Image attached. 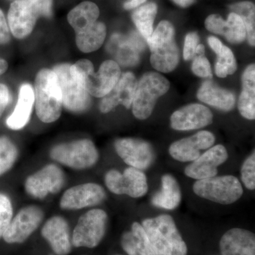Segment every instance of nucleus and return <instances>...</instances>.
<instances>
[{
    "mask_svg": "<svg viewBox=\"0 0 255 255\" xmlns=\"http://www.w3.org/2000/svg\"><path fill=\"white\" fill-rule=\"evenodd\" d=\"M147 42L151 52L150 63L155 70L167 73L177 68L179 51L172 23L168 21L159 22Z\"/></svg>",
    "mask_w": 255,
    "mask_h": 255,
    "instance_id": "3",
    "label": "nucleus"
},
{
    "mask_svg": "<svg viewBox=\"0 0 255 255\" xmlns=\"http://www.w3.org/2000/svg\"><path fill=\"white\" fill-rule=\"evenodd\" d=\"M17 147L6 137H0V176L14 166L18 158Z\"/></svg>",
    "mask_w": 255,
    "mask_h": 255,
    "instance_id": "32",
    "label": "nucleus"
},
{
    "mask_svg": "<svg viewBox=\"0 0 255 255\" xmlns=\"http://www.w3.org/2000/svg\"><path fill=\"white\" fill-rule=\"evenodd\" d=\"M241 179L245 187L249 190L255 189V151L243 162L241 167Z\"/></svg>",
    "mask_w": 255,
    "mask_h": 255,
    "instance_id": "35",
    "label": "nucleus"
},
{
    "mask_svg": "<svg viewBox=\"0 0 255 255\" xmlns=\"http://www.w3.org/2000/svg\"><path fill=\"white\" fill-rule=\"evenodd\" d=\"M243 91L238 101V110L242 117L248 120L255 118V66L249 65L242 77Z\"/></svg>",
    "mask_w": 255,
    "mask_h": 255,
    "instance_id": "27",
    "label": "nucleus"
},
{
    "mask_svg": "<svg viewBox=\"0 0 255 255\" xmlns=\"http://www.w3.org/2000/svg\"><path fill=\"white\" fill-rule=\"evenodd\" d=\"M209 108L200 104H191L174 112L170 117L171 127L176 130L187 131L202 128L213 122Z\"/></svg>",
    "mask_w": 255,
    "mask_h": 255,
    "instance_id": "18",
    "label": "nucleus"
},
{
    "mask_svg": "<svg viewBox=\"0 0 255 255\" xmlns=\"http://www.w3.org/2000/svg\"><path fill=\"white\" fill-rule=\"evenodd\" d=\"M107 197L105 189L96 183L88 182L69 188L60 201V209L77 211L92 207L103 202Z\"/></svg>",
    "mask_w": 255,
    "mask_h": 255,
    "instance_id": "14",
    "label": "nucleus"
},
{
    "mask_svg": "<svg viewBox=\"0 0 255 255\" xmlns=\"http://www.w3.org/2000/svg\"><path fill=\"white\" fill-rule=\"evenodd\" d=\"M191 70L193 73L200 78H211L212 75L211 65L204 55H197L194 57Z\"/></svg>",
    "mask_w": 255,
    "mask_h": 255,
    "instance_id": "37",
    "label": "nucleus"
},
{
    "mask_svg": "<svg viewBox=\"0 0 255 255\" xmlns=\"http://www.w3.org/2000/svg\"><path fill=\"white\" fill-rule=\"evenodd\" d=\"M43 218L44 213L39 206H25L12 218L2 238L9 244L22 243L38 229Z\"/></svg>",
    "mask_w": 255,
    "mask_h": 255,
    "instance_id": "13",
    "label": "nucleus"
},
{
    "mask_svg": "<svg viewBox=\"0 0 255 255\" xmlns=\"http://www.w3.org/2000/svg\"><path fill=\"white\" fill-rule=\"evenodd\" d=\"M53 72L61 90L64 107L75 113L86 111L90 105V97L81 75L69 64L57 65Z\"/></svg>",
    "mask_w": 255,
    "mask_h": 255,
    "instance_id": "5",
    "label": "nucleus"
},
{
    "mask_svg": "<svg viewBox=\"0 0 255 255\" xmlns=\"http://www.w3.org/2000/svg\"><path fill=\"white\" fill-rule=\"evenodd\" d=\"M141 225L155 255H187V244L172 216L159 215L143 220Z\"/></svg>",
    "mask_w": 255,
    "mask_h": 255,
    "instance_id": "1",
    "label": "nucleus"
},
{
    "mask_svg": "<svg viewBox=\"0 0 255 255\" xmlns=\"http://www.w3.org/2000/svg\"><path fill=\"white\" fill-rule=\"evenodd\" d=\"M44 238L56 255H68L72 251V237L68 221L60 216L47 220L41 229Z\"/></svg>",
    "mask_w": 255,
    "mask_h": 255,
    "instance_id": "19",
    "label": "nucleus"
},
{
    "mask_svg": "<svg viewBox=\"0 0 255 255\" xmlns=\"http://www.w3.org/2000/svg\"><path fill=\"white\" fill-rule=\"evenodd\" d=\"M122 248L128 255H139L137 252L136 240L131 231L124 233L121 238Z\"/></svg>",
    "mask_w": 255,
    "mask_h": 255,
    "instance_id": "39",
    "label": "nucleus"
},
{
    "mask_svg": "<svg viewBox=\"0 0 255 255\" xmlns=\"http://www.w3.org/2000/svg\"><path fill=\"white\" fill-rule=\"evenodd\" d=\"M147 0H128L126 1L124 4V7L125 9H132L138 7L140 5L144 4Z\"/></svg>",
    "mask_w": 255,
    "mask_h": 255,
    "instance_id": "43",
    "label": "nucleus"
},
{
    "mask_svg": "<svg viewBox=\"0 0 255 255\" xmlns=\"http://www.w3.org/2000/svg\"><path fill=\"white\" fill-rule=\"evenodd\" d=\"M206 29L211 33L222 35L232 43H240L246 38L244 23L238 14L231 12L225 21L218 14H211L206 18Z\"/></svg>",
    "mask_w": 255,
    "mask_h": 255,
    "instance_id": "23",
    "label": "nucleus"
},
{
    "mask_svg": "<svg viewBox=\"0 0 255 255\" xmlns=\"http://www.w3.org/2000/svg\"><path fill=\"white\" fill-rule=\"evenodd\" d=\"M106 35L107 28L105 23L96 21L85 31L77 33V46L83 53L95 51L103 44Z\"/></svg>",
    "mask_w": 255,
    "mask_h": 255,
    "instance_id": "29",
    "label": "nucleus"
},
{
    "mask_svg": "<svg viewBox=\"0 0 255 255\" xmlns=\"http://www.w3.org/2000/svg\"><path fill=\"white\" fill-rule=\"evenodd\" d=\"M34 105V92L31 85L23 84L19 90L18 102L12 114L6 119V126L17 130L26 127L31 118Z\"/></svg>",
    "mask_w": 255,
    "mask_h": 255,
    "instance_id": "24",
    "label": "nucleus"
},
{
    "mask_svg": "<svg viewBox=\"0 0 255 255\" xmlns=\"http://www.w3.org/2000/svg\"><path fill=\"white\" fill-rule=\"evenodd\" d=\"M199 38L195 32L188 33L185 37L184 45V58L186 60H190L194 58L196 50L199 44Z\"/></svg>",
    "mask_w": 255,
    "mask_h": 255,
    "instance_id": "38",
    "label": "nucleus"
},
{
    "mask_svg": "<svg viewBox=\"0 0 255 255\" xmlns=\"http://www.w3.org/2000/svg\"><path fill=\"white\" fill-rule=\"evenodd\" d=\"M208 42H209V44L210 47H211V49L214 50L216 54H219L223 46L221 41L218 39L216 37L210 36L209 37V38H208Z\"/></svg>",
    "mask_w": 255,
    "mask_h": 255,
    "instance_id": "42",
    "label": "nucleus"
},
{
    "mask_svg": "<svg viewBox=\"0 0 255 255\" xmlns=\"http://www.w3.org/2000/svg\"><path fill=\"white\" fill-rule=\"evenodd\" d=\"M8 68V64L6 60L0 58V75H2L6 71Z\"/></svg>",
    "mask_w": 255,
    "mask_h": 255,
    "instance_id": "45",
    "label": "nucleus"
},
{
    "mask_svg": "<svg viewBox=\"0 0 255 255\" xmlns=\"http://www.w3.org/2000/svg\"><path fill=\"white\" fill-rule=\"evenodd\" d=\"M107 50L121 65L133 66L139 61V51L144 48L143 42L135 33L129 38L114 34L107 43Z\"/></svg>",
    "mask_w": 255,
    "mask_h": 255,
    "instance_id": "21",
    "label": "nucleus"
},
{
    "mask_svg": "<svg viewBox=\"0 0 255 255\" xmlns=\"http://www.w3.org/2000/svg\"><path fill=\"white\" fill-rule=\"evenodd\" d=\"M117 155L129 167L145 170L155 160V152L149 142L140 139L124 137L114 142Z\"/></svg>",
    "mask_w": 255,
    "mask_h": 255,
    "instance_id": "15",
    "label": "nucleus"
},
{
    "mask_svg": "<svg viewBox=\"0 0 255 255\" xmlns=\"http://www.w3.org/2000/svg\"><path fill=\"white\" fill-rule=\"evenodd\" d=\"M105 183L107 189L117 195L142 197L148 191L147 177L140 169L128 167L123 174L117 169H110L106 173Z\"/></svg>",
    "mask_w": 255,
    "mask_h": 255,
    "instance_id": "11",
    "label": "nucleus"
},
{
    "mask_svg": "<svg viewBox=\"0 0 255 255\" xmlns=\"http://www.w3.org/2000/svg\"><path fill=\"white\" fill-rule=\"evenodd\" d=\"M193 191L199 197L223 205L236 202L243 194L241 182L233 175L215 176L196 180Z\"/></svg>",
    "mask_w": 255,
    "mask_h": 255,
    "instance_id": "9",
    "label": "nucleus"
},
{
    "mask_svg": "<svg viewBox=\"0 0 255 255\" xmlns=\"http://www.w3.org/2000/svg\"><path fill=\"white\" fill-rule=\"evenodd\" d=\"M49 155L58 163L75 170L91 168L100 159L97 147L89 139H80L53 146Z\"/></svg>",
    "mask_w": 255,
    "mask_h": 255,
    "instance_id": "6",
    "label": "nucleus"
},
{
    "mask_svg": "<svg viewBox=\"0 0 255 255\" xmlns=\"http://www.w3.org/2000/svg\"><path fill=\"white\" fill-rule=\"evenodd\" d=\"M221 255H255V233L234 228L225 233L219 243Z\"/></svg>",
    "mask_w": 255,
    "mask_h": 255,
    "instance_id": "22",
    "label": "nucleus"
},
{
    "mask_svg": "<svg viewBox=\"0 0 255 255\" xmlns=\"http://www.w3.org/2000/svg\"><path fill=\"white\" fill-rule=\"evenodd\" d=\"M182 200L180 187L172 174H164L161 178V189L152 196V204L166 210L177 209Z\"/></svg>",
    "mask_w": 255,
    "mask_h": 255,
    "instance_id": "26",
    "label": "nucleus"
},
{
    "mask_svg": "<svg viewBox=\"0 0 255 255\" xmlns=\"http://www.w3.org/2000/svg\"><path fill=\"white\" fill-rule=\"evenodd\" d=\"M175 4L182 7H188L190 5L194 4L196 0H172Z\"/></svg>",
    "mask_w": 255,
    "mask_h": 255,
    "instance_id": "44",
    "label": "nucleus"
},
{
    "mask_svg": "<svg viewBox=\"0 0 255 255\" xmlns=\"http://www.w3.org/2000/svg\"><path fill=\"white\" fill-rule=\"evenodd\" d=\"M9 30L4 13L0 9V44H5L9 41Z\"/></svg>",
    "mask_w": 255,
    "mask_h": 255,
    "instance_id": "40",
    "label": "nucleus"
},
{
    "mask_svg": "<svg viewBox=\"0 0 255 255\" xmlns=\"http://www.w3.org/2000/svg\"><path fill=\"white\" fill-rule=\"evenodd\" d=\"M34 87V103L38 118L46 124L58 120L63 110V96L54 72L48 69L38 72Z\"/></svg>",
    "mask_w": 255,
    "mask_h": 255,
    "instance_id": "2",
    "label": "nucleus"
},
{
    "mask_svg": "<svg viewBox=\"0 0 255 255\" xmlns=\"http://www.w3.org/2000/svg\"><path fill=\"white\" fill-rule=\"evenodd\" d=\"M65 182V174L59 166L48 164L26 178L24 189L28 195L43 199L49 194L60 192Z\"/></svg>",
    "mask_w": 255,
    "mask_h": 255,
    "instance_id": "12",
    "label": "nucleus"
},
{
    "mask_svg": "<svg viewBox=\"0 0 255 255\" xmlns=\"http://www.w3.org/2000/svg\"><path fill=\"white\" fill-rule=\"evenodd\" d=\"M100 9L95 3L84 1L69 12L68 22L76 33H81L97 21Z\"/></svg>",
    "mask_w": 255,
    "mask_h": 255,
    "instance_id": "28",
    "label": "nucleus"
},
{
    "mask_svg": "<svg viewBox=\"0 0 255 255\" xmlns=\"http://www.w3.org/2000/svg\"><path fill=\"white\" fill-rule=\"evenodd\" d=\"M169 82L157 73H145L137 82L132 103V114L140 120L147 119L152 114L156 102L168 92Z\"/></svg>",
    "mask_w": 255,
    "mask_h": 255,
    "instance_id": "7",
    "label": "nucleus"
},
{
    "mask_svg": "<svg viewBox=\"0 0 255 255\" xmlns=\"http://www.w3.org/2000/svg\"><path fill=\"white\" fill-rule=\"evenodd\" d=\"M218 55L215 71L219 78H226L233 75L237 70V63L232 50L227 46H223Z\"/></svg>",
    "mask_w": 255,
    "mask_h": 255,
    "instance_id": "33",
    "label": "nucleus"
},
{
    "mask_svg": "<svg viewBox=\"0 0 255 255\" xmlns=\"http://www.w3.org/2000/svg\"><path fill=\"white\" fill-rule=\"evenodd\" d=\"M197 98L201 102L219 109L229 112L234 108L236 98L232 92L221 88L211 81H206L198 90Z\"/></svg>",
    "mask_w": 255,
    "mask_h": 255,
    "instance_id": "25",
    "label": "nucleus"
},
{
    "mask_svg": "<svg viewBox=\"0 0 255 255\" xmlns=\"http://www.w3.org/2000/svg\"><path fill=\"white\" fill-rule=\"evenodd\" d=\"M157 13V4L153 2L140 6L132 13V21L139 33L146 40L150 38L153 32V23Z\"/></svg>",
    "mask_w": 255,
    "mask_h": 255,
    "instance_id": "30",
    "label": "nucleus"
},
{
    "mask_svg": "<svg viewBox=\"0 0 255 255\" xmlns=\"http://www.w3.org/2000/svg\"><path fill=\"white\" fill-rule=\"evenodd\" d=\"M53 0H15L8 12V25L13 36L25 38L33 31L37 19L52 14Z\"/></svg>",
    "mask_w": 255,
    "mask_h": 255,
    "instance_id": "4",
    "label": "nucleus"
},
{
    "mask_svg": "<svg viewBox=\"0 0 255 255\" xmlns=\"http://www.w3.org/2000/svg\"><path fill=\"white\" fill-rule=\"evenodd\" d=\"M136 86L137 80L133 74H123L110 93L105 96L101 101V112L104 114L109 113L119 105L124 106L127 109L130 108Z\"/></svg>",
    "mask_w": 255,
    "mask_h": 255,
    "instance_id": "20",
    "label": "nucleus"
},
{
    "mask_svg": "<svg viewBox=\"0 0 255 255\" xmlns=\"http://www.w3.org/2000/svg\"><path fill=\"white\" fill-rule=\"evenodd\" d=\"M205 53V47L203 44L198 45L196 50V55H204Z\"/></svg>",
    "mask_w": 255,
    "mask_h": 255,
    "instance_id": "46",
    "label": "nucleus"
},
{
    "mask_svg": "<svg viewBox=\"0 0 255 255\" xmlns=\"http://www.w3.org/2000/svg\"><path fill=\"white\" fill-rule=\"evenodd\" d=\"M212 132L202 130L190 137L177 140L169 146V153L172 158L182 162H193L201 155V151L214 145Z\"/></svg>",
    "mask_w": 255,
    "mask_h": 255,
    "instance_id": "17",
    "label": "nucleus"
},
{
    "mask_svg": "<svg viewBox=\"0 0 255 255\" xmlns=\"http://www.w3.org/2000/svg\"><path fill=\"white\" fill-rule=\"evenodd\" d=\"M130 231L136 240L139 255H155L147 234L140 223L137 222L132 223Z\"/></svg>",
    "mask_w": 255,
    "mask_h": 255,
    "instance_id": "34",
    "label": "nucleus"
},
{
    "mask_svg": "<svg viewBox=\"0 0 255 255\" xmlns=\"http://www.w3.org/2000/svg\"><path fill=\"white\" fill-rule=\"evenodd\" d=\"M73 66L83 78L87 92L95 97H104L110 93L121 77L119 64L114 60L104 62L97 73L88 60H80Z\"/></svg>",
    "mask_w": 255,
    "mask_h": 255,
    "instance_id": "8",
    "label": "nucleus"
},
{
    "mask_svg": "<svg viewBox=\"0 0 255 255\" xmlns=\"http://www.w3.org/2000/svg\"><path fill=\"white\" fill-rule=\"evenodd\" d=\"M13 218L12 204L7 196L0 194V238L9 226Z\"/></svg>",
    "mask_w": 255,
    "mask_h": 255,
    "instance_id": "36",
    "label": "nucleus"
},
{
    "mask_svg": "<svg viewBox=\"0 0 255 255\" xmlns=\"http://www.w3.org/2000/svg\"><path fill=\"white\" fill-rule=\"evenodd\" d=\"M10 94L9 89L6 85L0 84V117L2 115L5 109L9 105Z\"/></svg>",
    "mask_w": 255,
    "mask_h": 255,
    "instance_id": "41",
    "label": "nucleus"
},
{
    "mask_svg": "<svg viewBox=\"0 0 255 255\" xmlns=\"http://www.w3.org/2000/svg\"><path fill=\"white\" fill-rule=\"evenodd\" d=\"M228 158V151L224 146H212L187 165L184 174L196 180L215 177L218 174V167L225 163Z\"/></svg>",
    "mask_w": 255,
    "mask_h": 255,
    "instance_id": "16",
    "label": "nucleus"
},
{
    "mask_svg": "<svg viewBox=\"0 0 255 255\" xmlns=\"http://www.w3.org/2000/svg\"><path fill=\"white\" fill-rule=\"evenodd\" d=\"M232 12L238 14L244 23L246 29V38L251 46L255 43V7L251 1H241L230 6Z\"/></svg>",
    "mask_w": 255,
    "mask_h": 255,
    "instance_id": "31",
    "label": "nucleus"
},
{
    "mask_svg": "<svg viewBox=\"0 0 255 255\" xmlns=\"http://www.w3.org/2000/svg\"><path fill=\"white\" fill-rule=\"evenodd\" d=\"M108 223L105 211L94 209L79 218L72 234V245L75 248H94L105 237Z\"/></svg>",
    "mask_w": 255,
    "mask_h": 255,
    "instance_id": "10",
    "label": "nucleus"
}]
</instances>
